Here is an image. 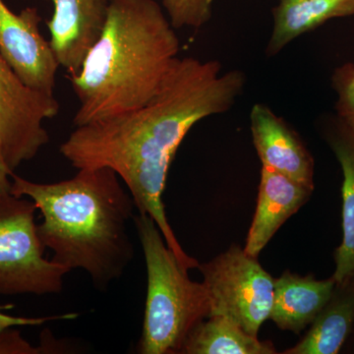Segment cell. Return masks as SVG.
<instances>
[{
  "label": "cell",
  "instance_id": "obj_10",
  "mask_svg": "<svg viewBox=\"0 0 354 354\" xmlns=\"http://www.w3.org/2000/svg\"><path fill=\"white\" fill-rule=\"evenodd\" d=\"M250 124L262 165L314 190L313 158L297 133L263 104L251 109Z\"/></svg>",
  "mask_w": 354,
  "mask_h": 354
},
{
  "label": "cell",
  "instance_id": "obj_12",
  "mask_svg": "<svg viewBox=\"0 0 354 354\" xmlns=\"http://www.w3.org/2000/svg\"><path fill=\"white\" fill-rule=\"evenodd\" d=\"M335 286L334 278L316 279L286 271L274 279L270 319L279 329L300 334L330 301Z\"/></svg>",
  "mask_w": 354,
  "mask_h": 354
},
{
  "label": "cell",
  "instance_id": "obj_13",
  "mask_svg": "<svg viewBox=\"0 0 354 354\" xmlns=\"http://www.w3.org/2000/svg\"><path fill=\"white\" fill-rule=\"evenodd\" d=\"M325 138L339 160L342 183V241L335 252L334 278L337 286L354 279V130L337 116L330 118L324 129Z\"/></svg>",
  "mask_w": 354,
  "mask_h": 354
},
{
  "label": "cell",
  "instance_id": "obj_18",
  "mask_svg": "<svg viewBox=\"0 0 354 354\" xmlns=\"http://www.w3.org/2000/svg\"><path fill=\"white\" fill-rule=\"evenodd\" d=\"M332 85L337 95V116L354 130V64H344L335 68Z\"/></svg>",
  "mask_w": 354,
  "mask_h": 354
},
{
  "label": "cell",
  "instance_id": "obj_20",
  "mask_svg": "<svg viewBox=\"0 0 354 354\" xmlns=\"http://www.w3.org/2000/svg\"><path fill=\"white\" fill-rule=\"evenodd\" d=\"M77 314H65V315L39 317V318H27V317H16L7 315L0 312V332L11 329L12 327H37L53 320H72L77 318Z\"/></svg>",
  "mask_w": 354,
  "mask_h": 354
},
{
  "label": "cell",
  "instance_id": "obj_17",
  "mask_svg": "<svg viewBox=\"0 0 354 354\" xmlns=\"http://www.w3.org/2000/svg\"><path fill=\"white\" fill-rule=\"evenodd\" d=\"M174 29H199L212 17L213 0H162Z\"/></svg>",
  "mask_w": 354,
  "mask_h": 354
},
{
  "label": "cell",
  "instance_id": "obj_1",
  "mask_svg": "<svg viewBox=\"0 0 354 354\" xmlns=\"http://www.w3.org/2000/svg\"><path fill=\"white\" fill-rule=\"evenodd\" d=\"M246 84L241 70L221 73L216 60L177 57L152 99L127 113L76 127L60 153L77 169L109 167L124 183L140 214L150 216L189 271L199 266L177 241L162 202L179 146L196 123L227 113Z\"/></svg>",
  "mask_w": 354,
  "mask_h": 354
},
{
  "label": "cell",
  "instance_id": "obj_7",
  "mask_svg": "<svg viewBox=\"0 0 354 354\" xmlns=\"http://www.w3.org/2000/svg\"><path fill=\"white\" fill-rule=\"evenodd\" d=\"M58 113L55 95L28 87L0 53V158L10 174L48 145L44 121Z\"/></svg>",
  "mask_w": 354,
  "mask_h": 354
},
{
  "label": "cell",
  "instance_id": "obj_6",
  "mask_svg": "<svg viewBox=\"0 0 354 354\" xmlns=\"http://www.w3.org/2000/svg\"><path fill=\"white\" fill-rule=\"evenodd\" d=\"M198 268L208 290L209 316L225 317L258 337L261 326L271 316L274 279L257 258L232 245Z\"/></svg>",
  "mask_w": 354,
  "mask_h": 354
},
{
  "label": "cell",
  "instance_id": "obj_14",
  "mask_svg": "<svg viewBox=\"0 0 354 354\" xmlns=\"http://www.w3.org/2000/svg\"><path fill=\"white\" fill-rule=\"evenodd\" d=\"M272 14L274 27L267 46L269 57L327 21L353 16L354 0H281Z\"/></svg>",
  "mask_w": 354,
  "mask_h": 354
},
{
  "label": "cell",
  "instance_id": "obj_21",
  "mask_svg": "<svg viewBox=\"0 0 354 354\" xmlns=\"http://www.w3.org/2000/svg\"><path fill=\"white\" fill-rule=\"evenodd\" d=\"M11 174L0 158V190H10L11 181L9 177Z\"/></svg>",
  "mask_w": 354,
  "mask_h": 354
},
{
  "label": "cell",
  "instance_id": "obj_16",
  "mask_svg": "<svg viewBox=\"0 0 354 354\" xmlns=\"http://www.w3.org/2000/svg\"><path fill=\"white\" fill-rule=\"evenodd\" d=\"M183 354H274L271 342L260 341L247 334L236 324L223 316H209L188 335Z\"/></svg>",
  "mask_w": 354,
  "mask_h": 354
},
{
  "label": "cell",
  "instance_id": "obj_2",
  "mask_svg": "<svg viewBox=\"0 0 354 354\" xmlns=\"http://www.w3.org/2000/svg\"><path fill=\"white\" fill-rule=\"evenodd\" d=\"M10 193L28 197L43 216L39 239L51 260L87 272L99 290L123 276L134 259L129 223L134 200L109 167L78 169L66 180L38 183L11 174Z\"/></svg>",
  "mask_w": 354,
  "mask_h": 354
},
{
  "label": "cell",
  "instance_id": "obj_11",
  "mask_svg": "<svg viewBox=\"0 0 354 354\" xmlns=\"http://www.w3.org/2000/svg\"><path fill=\"white\" fill-rule=\"evenodd\" d=\"M313 189L262 165L255 216L244 250L257 258L279 228L308 201Z\"/></svg>",
  "mask_w": 354,
  "mask_h": 354
},
{
  "label": "cell",
  "instance_id": "obj_15",
  "mask_svg": "<svg viewBox=\"0 0 354 354\" xmlns=\"http://www.w3.org/2000/svg\"><path fill=\"white\" fill-rule=\"evenodd\" d=\"M334 295L317 316L309 332L285 354H335L339 353L354 323L353 279L337 286Z\"/></svg>",
  "mask_w": 354,
  "mask_h": 354
},
{
  "label": "cell",
  "instance_id": "obj_9",
  "mask_svg": "<svg viewBox=\"0 0 354 354\" xmlns=\"http://www.w3.org/2000/svg\"><path fill=\"white\" fill-rule=\"evenodd\" d=\"M53 17L46 22L50 44L59 66L69 75L80 70L84 59L101 36L109 0H51Z\"/></svg>",
  "mask_w": 354,
  "mask_h": 354
},
{
  "label": "cell",
  "instance_id": "obj_19",
  "mask_svg": "<svg viewBox=\"0 0 354 354\" xmlns=\"http://www.w3.org/2000/svg\"><path fill=\"white\" fill-rule=\"evenodd\" d=\"M48 348H36L23 339L18 330L7 329L0 332V354H36Z\"/></svg>",
  "mask_w": 354,
  "mask_h": 354
},
{
  "label": "cell",
  "instance_id": "obj_8",
  "mask_svg": "<svg viewBox=\"0 0 354 354\" xmlns=\"http://www.w3.org/2000/svg\"><path fill=\"white\" fill-rule=\"evenodd\" d=\"M41 22L36 7L15 14L0 0V53L28 87L55 95L59 64L41 35Z\"/></svg>",
  "mask_w": 354,
  "mask_h": 354
},
{
  "label": "cell",
  "instance_id": "obj_3",
  "mask_svg": "<svg viewBox=\"0 0 354 354\" xmlns=\"http://www.w3.org/2000/svg\"><path fill=\"white\" fill-rule=\"evenodd\" d=\"M180 43L155 0H109L97 43L68 79L79 102L75 127L144 106L157 94Z\"/></svg>",
  "mask_w": 354,
  "mask_h": 354
},
{
  "label": "cell",
  "instance_id": "obj_4",
  "mask_svg": "<svg viewBox=\"0 0 354 354\" xmlns=\"http://www.w3.org/2000/svg\"><path fill=\"white\" fill-rule=\"evenodd\" d=\"M133 225L147 269L145 315L138 353H180L190 333L211 313L208 290L203 281L189 278L150 216L135 215Z\"/></svg>",
  "mask_w": 354,
  "mask_h": 354
},
{
  "label": "cell",
  "instance_id": "obj_5",
  "mask_svg": "<svg viewBox=\"0 0 354 354\" xmlns=\"http://www.w3.org/2000/svg\"><path fill=\"white\" fill-rule=\"evenodd\" d=\"M31 199L0 190V297L58 295L70 272L44 258Z\"/></svg>",
  "mask_w": 354,
  "mask_h": 354
}]
</instances>
